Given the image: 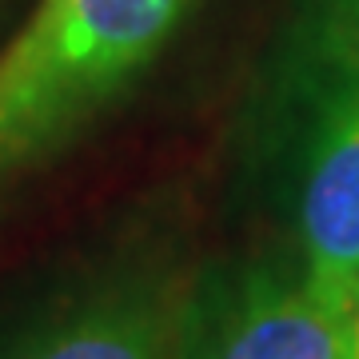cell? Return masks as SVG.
I'll return each mask as SVG.
<instances>
[{"label":"cell","mask_w":359,"mask_h":359,"mask_svg":"<svg viewBox=\"0 0 359 359\" xmlns=\"http://www.w3.org/2000/svg\"><path fill=\"white\" fill-rule=\"evenodd\" d=\"M180 359H355L347 304L299 264L231 271L180 320Z\"/></svg>","instance_id":"cell-3"},{"label":"cell","mask_w":359,"mask_h":359,"mask_svg":"<svg viewBox=\"0 0 359 359\" xmlns=\"http://www.w3.org/2000/svg\"><path fill=\"white\" fill-rule=\"evenodd\" d=\"M180 320L164 292L144 280H120L32 323L0 347V359H176Z\"/></svg>","instance_id":"cell-4"},{"label":"cell","mask_w":359,"mask_h":359,"mask_svg":"<svg viewBox=\"0 0 359 359\" xmlns=\"http://www.w3.org/2000/svg\"><path fill=\"white\" fill-rule=\"evenodd\" d=\"M347 323H351V347H355V359H359V283L347 292Z\"/></svg>","instance_id":"cell-5"},{"label":"cell","mask_w":359,"mask_h":359,"mask_svg":"<svg viewBox=\"0 0 359 359\" xmlns=\"http://www.w3.org/2000/svg\"><path fill=\"white\" fill-rule=\"evenodd\" d=\"M188 0H44L0 56V156L84 116L152 56Z\"/></svg>","instance_id":"cell-2"},{"label":"cell","mask_w":359,"mask_h":359,"mask_svg":"<svg viewBox=\"0 0 359 359\" xmlns=\"http://www.w3.org/2000/svg\"><path fill=\"white\" fill-rule=\"evenodd\" d=\"M268 144L299 271L347 304L359 283V0H311L295 16Z\"/></svg>","instance_id":"cell-1"}]
</instances>
